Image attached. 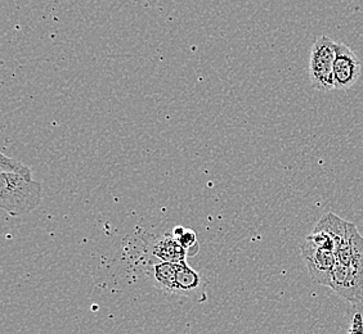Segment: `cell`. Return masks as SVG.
Here are the masks:
<instances>
[{
  "mask_svg": "<svg viewBox=\"0 0 363 334\" xmlns=\"http://www.w3.org/2000/svg\"><path fill=\"white\" fill-rule=\"evenodd\" d=\"M337 42L328 36L315 39L309 56V80L312 86L320 91H331L334 85V63Z\"/></svg>",
  "mask_w": 363,
  "mask_h": 334,
  "instance_id": "cell-3",
  "label": "cell"
},
{
  "mask_svg": "<svg viewBox=\"0 0 363 334\" xmlns=\"http://www.w3.org/2000/svg\"><path fill=\"white\" fill-rule=\"evenodd\" d=\"M348 334H363V306H353Z\"/></svg>",
  "mask_w": 363,
  "mask_h": 334,
  "instance_id": "cell-9",
  "label": "cell"
},
{
  "mask_svg": "<svg viewBox=\"0 0 363 334\" xmlns=\"http://www.w3.org/2000/svg\"><path fill=\"white\" fill-rule=\"evenodd\" d=\"M43 187L39 181L20 175L0 173V209L18 217L33 212L40 205Z\"/></svg>",
  "mask_w": 363,
  "mask_h": 334,
  "instance_id": "cell-2",
  "label": "cell"
},
{
  "mask_svg": "<svg viewBox=\"0 0 363 334\" xmlns=\"http://www.w3.org/2000/svg\"><path fill=\"white\" fill-rule=\"evenodd\" d=\"M150 255L159 260V263L179 264L184 263L189 258L187 250L182 247L181 243L173 237V234H165L155 238L154 242L148 247Z\"/></svg>",
  "mask_w": 363,
  "mask_h": 334,
  "instance_id": "cell-6",
  "label": "cell"
},
{
  "mask_svg": "<svg viewBox=\"0 0 363 334\" xmlns=\"http://www.w3.org/2000/svg\"><path fill=\"white\" fill-rule=\"evenodd\" d=\"M362 63L356 53L345 44L337 42L334 63V85L337 91H348L358 81Z\"/></svg>",
  "mask_w": 363,
  "mask_h": 334,
  "instance_id": "cell-5",
  "label": "cell"
},
{
  "mask_svg": "<svg viewBox=\"0 0 363 334\" xmlns=\"http://www.w3.org/2000/svg\"><path fill=\"white\" fill-rule=\"evenodd\" d=\"M335 255L330 288L353 306H363V237L358 229Z\"/></svg>",
  "mask_w": 363,
  "mask_h": 334,
  "instance_id": "cell-1",
  "label": "cell"
},
{
  "mask_svg": "<svg viewBox=\"0 0 363 334\" xmlns=\"http://www.w3.org/2000/svg\"><path fill=\"white\" fill-rule=\"evenodd\" d=\"M173 237L181 243L184 250H187L189 256H194L199 252V243L194 230L186 229L183 226H175L173 229Z\"/></svg>",
  "mask_w": 363,
  "mask_h": 334,
  "instance_id": "cell-7",
  "label": "cell"
},
{
  "mask_svg": "<svg viewBox=\"0 0 363 334\" xmlns=\"http://www.w3.org/2000/svg\"><path fill=\"white\" fill-rule=\"evenodd\" d=\"M0 173H9V174L20 175L26 179H33L31 168L25 166L21 162L9 159L6 154H0Z\"/></svg>",
  "mask_w": 363,
  "mask_h": 334,
  "instance_id": "cell-8",
  "label": "cell"
},
{
  "mask_svg": "<svg viewBox=\"0 0 363 334\" xmlns=\"http://www.w3.org/2000/svg\"><path fill=\"white\" fill-rule=\"evenodd\" d=\"M301 250L311 278L321 286H331V278L336 266L335 252L321 248L308 239L301 244Z\"/></svg>",
  "mask_w": 363,
  "mask_h": 334,
  "instance_id": "cell-4",
  "label": "cell"
}]
</instances>
